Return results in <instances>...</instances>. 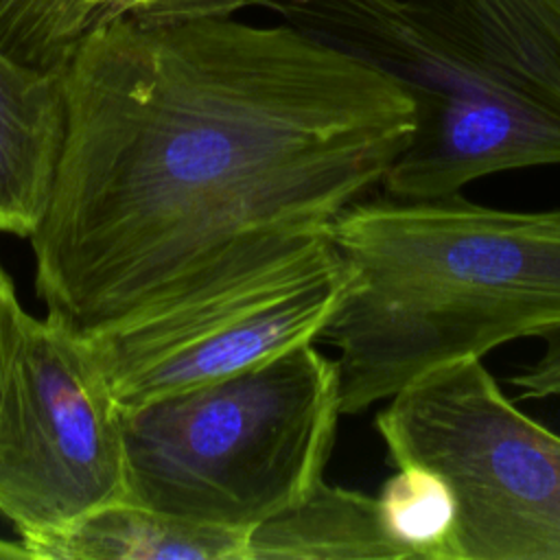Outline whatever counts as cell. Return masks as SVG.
I'll return each mask as SVG.
<instances>
[{"mask_svg":"<svg viewBox=\"0 0 560 560\" xmlns=\"http://www.w3.org/2000/svg\"><path fill=\"white\" fill-rule=\"evenodd\" d=\"M330 238L346 289L319 339L337 350L346 416L455 361L560 330V208L385 192L341 210Z\"/></svg>","mask_w":560,"mask_h":560,"instance_id":"obj_2","label":"cell"},{"mask_svg":"<svg viewBox=\"0 0 560 560\" xmlns=\"http://www.w3.org/2000/svg\"><path fill=\"white\" fill-rule=\"evenodd\" d=\"M66 138L35 291L79 335L241 234L330 225L416 127L409 92L284 22L112 18L63 68Z\"/></svg>","mask_w":560,"mask_h":560,"instance_id":"obj_1","label":"cell"},{"mask_svg":"<svg viewBox=\"0 0 560 560\" xmlns=\"http://www.w3.org/2000/svg\"><path fill=\"white\" fill-rule=\"evenodd\" d=\"M245 7H252V0H109L101 24L112 18H138V20L217 18V15H234Z\"/></svg>","mask_w":560,"mask_h":560,"instance_id":"obj_13","label":"cell"},{"mask_svg":"<svg viewBox=\"0 0 560 560\" xmlns=\"http://www.w3.org/2000/svg\"><path fill=\"white\" fill-rule=\"evenodd\" d=\"M109 0H0V48L13 59L63 72L103 20Z\"/></svg>","mask_w":560,"mask_h":560,"instance_id":"obj_12","label":"cell"},{"mask_svg":"<svg viewBox=\"0 0 560 560\" xmlns=\"http://www.w3.org/2000/svg\"><path fill=\"white\" fill-rule=\"evenodd\" d=\"M120 413L133 501L241 532L324 479L343 416L337 361L315 343Z\"/></svg>","mask_w":560,"mask_h":560,"instance_id":"obj_4","label":"cell"},{"mask_svg":"<svg viewBox=\"0 0 560 560\" xmlns=\"http://www.w3.org/2000/svg\"><path fill=\"white\" fill-rule=\"evenodd\" d=\"M392 466L422 464L457 505L453 560H560V435L481 359L424 374L376 413Z\"/></svg>","mask_w":560,"mask_h":560,"instance_id":"obj_6","label":"cell"},{"mask_svg":"<svg viewBox=\"0 0 560 560\" xmlns=\"http://www.w3.org/2000/svg\"><path fill=\"white\" fill-rule=\"evenodd\" d=\"M247 538L249 532L120 501L37 540L28 551L33 560H247Z\"/></svg>","mask_w":560,"mask_h":560,"instance_id":"obj_9","label":"cell"},{"mask_svg":"<svg viewBox=\"0 0 560 560\" xmlns=\"http://www.w3.org/2000/svg\"><path fill=\"white\" fill-rule=\"evenodd\" d=\"M346 289L330 225L236 236L85 337L120 409L315 343Z\"/></svg>","mask_w":560,"mask_h":560,"instance_id":"obj_5","label":"cell"},{"mask_svg":"<svg viewBox=\"0 0 560 560\" xmlns=\"http://www.w3.org/2000/svg\"><path fill=\"white\" fill-rule=\"evenodd\" d=\"M24 313L26 311L20 306L13 280L0 262V398H2L11 357L20 339V324Z\"/></svg>","mask_w":560,"mask_h":560,"instance_id":"obj_15","label":"cell"},{"mask_svg":"<svg viewBox=\"0 0 560 560\" xmlns=\"http://www.w3.org/2000/svg\"><path fill=\"white\" fill-rule=\"evenodd\" d=\"M66 138L63 72L0 48V234L31 238L55 184Z\"/></svg>","mask_w":560,"mask_h":560,"instance_id":"obj_8","label":"cell"},{"mask_svg":"<svg viewBox=\"0 0 560 560\" xmlns=\"http://www.w3.org/2000/svg\"><path fill=\"white\" fill-rule=\"evenodd\" d=\"M407 560L389 538L376 497L322 479L298 505L256 525L247 560Z\"/></svg>","mask_w":560,"mask_h":560,"instance_id":"obj_10","label":"cell"},{"mask_svg":"<svg viewBox=\"0 0 560 560\" xmlns=\"http://www.w3.org/2000/svg\"><path fill=\"white\" fill-rule=\"evenodd\" d=\"M120 501L122 413L98 361L59 319L24 313L0 398V514L28 549Z\"/></svg>","mask_w":560,"mask_h":560,"instance_id":"obj_7","label":"cell"},{"mask_svg":"<svg viewBox=\"0 0 560 560\" xmlns=\"http://www.w3.org/2000/svg\"><path fill=\"white\" fill-rule=\"evenodd\" d=\"M398 81L409 144L381 186L459 192L488 175L560 164V0H252Z\"/></svg>","mask_w":560,"mask_h":560,"instance_id":"obj_3","label":"cell"},{"mask_svg":"<svg viewBox=\"0 0 560 560\" xmlns=\"http://www.w3.org/2000/svg\"><path fill=\"white\" fill-rule=\"evenodd\" d=\"M376 494L383 525L407 560H453L457 505L442 475L422 464L394 466Z\"/></svg>","mask_w":560,"mask_h":560,"instance_id":"obj_11","label":"cell"},{"mask_svg":"<svg viewBox=\"0 0 560 560\" xmlns=\"http://www.w3.org/2000/svg\"><path fill=\"white\" fill-rule=\"evenodd\" d=\"M0 560H33L22 540H4L0 538Z\"/></svg>","mask_w":560,"mask_h":560,"instance_id":"obj_16","label":"cell"},{"mask_svg":"<svg viewBox=\"0 0 560 560\" xmlns=\"http://www.w3.org/2000/svg\"><path fill=\"white\" fill-rule=\"evenodd\" d=\"M542 339V354L508 378L518 398L560 396V330H553Z\"/></svg>","mask_w":560,"mask_h":560,"instance_id":"obj_14","label":"cell"}]
</instances>
